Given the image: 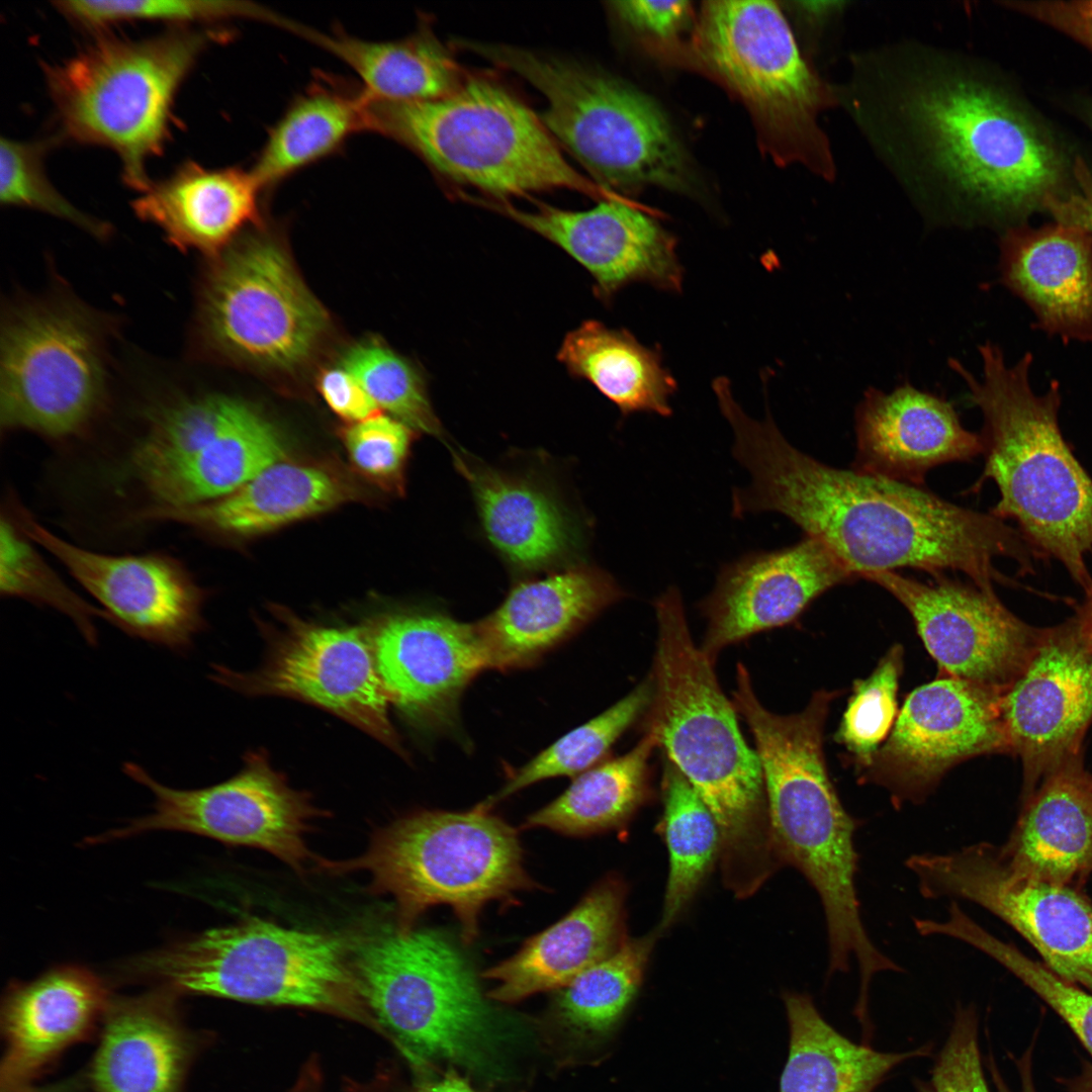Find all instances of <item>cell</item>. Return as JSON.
I'll return each instance as SVG.
<instances>
[{
    "label": "cell",
    "mask_w": 1092,
    "mask_h": 1092,
    "mask_svg": "<svg viewBox=\"0 0 1092 1092\" xmlns=\"http://www.w3.org/2000/svg\"><path fill=\"white\" fill-rule=\"evenodd\" d=\"M412 431L397 419L377 413L350 424L343 440L358 471L386 488L401 491Z\"/></svg>",
    "instance_id": "cell-49"
},
{
    "label": "cell",
    "mask_w": 1092,
    "mask_h": 1092,
    "mask_svg": "<svg viewBox=\"0 0 1092 1092\" xmlns=\"http://www.w3.org/2000/svg\"><path fill=\"white\" fill-rule=\"evenodd\" d=\"M300 33L348 65L362 83L363 96L372 102L437 99L455 91L468 75L427 27L395 40H366L341 31L323 34L306 28Z\"/></svg>",
    "instance_id": "cell-36"
},
{
    "label": "cell",
    "mask_w": 1092,
    "mask_h": 1092,
    "mask_svg": "<svg viewBox=\"0 0 1092 1092\" xmlns=\"http://www.w3.org/2000/svg\"><path fill=\"white\" fill-rule=\"evenodd\" d=\"M1017 871L1072 886L1092 872V775L1083 754L1049 774L1023 808L1008 841L1000 846Z\"/></svg>",
    "instance_id": "cell-33"
},
{
    "label": "cell",
    "mask_w": 1092,
    "mask_h": 1092,
    "mask_svg": "<svg viewBox=\"0 0 1092 1092\" xmlns=\"http://www.w3.org/2000/svg\"><path fill=\"white\" fill-rule=\"evenodd\" d=\"M852 470L921 486L937 465L983 454L980 434L963 427L944 398L909 383L887 393L869 388L855 412Z\"/></svg>",
    "instance_id": "cell-25"
},
{
    "label": "cell",
    "mask_w": 1092,
    "mask_h": 1092,
    "mask_svg": "<svg viewBox=\"0 0 1092 1092\" xmlns=\"http://www.w3.org/2000/svg\"><path fill=\"white\" fill-rule=\"evenodd\" d=\"M733 705L753 734L777 858L801 873L823 908L828 956L838 962L868 954L856 888L858 819L844 808L826 767L823 731L836 693L816 692L804 710L779 715L757 699L738 663Z\"/></svg>",
    "instance_id": "cell-4"
},
{
    "label": "cell",
    "mask_w": 1092,
    "mask_h": 1092,
    "mask_svg": "<svg viewBox=\"0 0 1092 1092\" xmlns=\"http://www.w3.org/2000/svg\"><path fill=\"white\" fill-rule=\"evenodd\" d=\"M658 933L656 929L646 936L627 939L615 953L563 987L557 999L563 1021L585 1032L610 1028L640 988Z\"/></svg>",
    "instance_id": "cell-42"
},
{
    "label": "cell",
    "mask_w": 1092,
    "mask_h": 1092,
    "mask_svg": "<svg viewBox=\"0 0 1092 1092\" xmlns=\"http://www.w3.org/2000/svg\"><path fill=\"white\" fill-rule=\"evenodd\" d=\"M1084 601L1075 608L1082 633L1092 654V589L1084 593Z\"/></svg>",
    "instance_id": "cell-57"
},
{
    "label": "cell",
    "mask_w": 1092,
    "mask_h": 1092,
    "mask_svg": "<svg viewBox=\"0 0 1092 1092\" xmlns=\"http://www.w3.org/2000/svg\"><path fill=\"white\" fill-rule=\"evenodd\" d=\"M369 130L418 155L447 180L486 198L568 189L594 198L617 194L575 170L539 114L500 82L468 74L452 93L412 102L369 101Z\"/></svg>",
    "instance_id": "cell-7"
},
{
    "label": "cell",
    "mask_w": 1092,
    "mask_h": 1092,
    "mask_svg": "<svg viewBox=\"0 0 1092 1092\" xmlns=\"http://www.w3.org/2000/svg\"><path fill=\"white\" fill-rule=\"evenodd\" d=\"M18 527L54 555L127 635L186 653L203 631L204 590L177 559L160 553L111 555L73 544L17 508Z\"/></svg>",
    "instance_id": "cell-21"
},
{
    "label": "cell",
    "mask_w": 1092,
    "mask_h": 1092,
    "mask_svg": "<svg viewBox=\"0 0 1092 1092\" xmlns=\"http://www.w3.org/2000/svg\"><path fill=\"white\" fill-rule=\"evenodd\" d=\"M215 32L174 26L143 39L102 33L74 56L47 65L62 134L113 151L123 181L142 192L151 182L148 162L169 141L178 91L202 51L217 39Z\"/></svg>",
    "instance_id": "cell-9"
},
{
    "label": "cell",
    "mask_w": 1092,
    "mask_h": 1092,
    "mask_svg": "<svg viewBox=\"0 0 1092 1092\" xmlns=\"http://www.w3.org/2000/svg\"><path fill=\"white\" fill-rule=\"evenodd\" d=\"M318 389L330 408L351 424L377 414L378 406L342 366L325 370L318 378Z\"/></svg>",
    "instance_id": "cell-53"
},
{
    "label": "cell",
    "mask_w": 1092,
    "mask_h": 1092,
    "mask_svg": "<svg viewBox=\"0 0 1092 1092\" xmlns=\"http://www.w3.org/2000/svg\"><path fill=\"white\" fill-rule=\"evenodd\" d=\"M858 578L821 541L805 536L724 565L699 605L707 619L701 649L715 663L727 646L794 622L819 596Z\"/></svg>",
    "instance_id": "cell-24"
},
{
    "label": "cell",
    "mask_w": 1092,
    "mask_h": 1092,
    "mask_svg": "<svg viewBox=\"0 0 1092 1092\" xmlns=\"http://www.w3.org/2000/svg\"><path fill=\"white\" fill-rule=\"evenodd\" d=\"M1016 1067L1018 1070L1020 1087L1018 1092H1036L1033 1075H1032V1063H1031V1051L1027 1050L1022 1057L1016 1060ZM990 1072L993 1082L998 1092H1013L1005 1083L1000 1073L996 1069L993 1061L990 1062Z\"/></svg>",
    "instance_id": "cell-55"
},
{
    "label": "cell",
    "mask_w": 1092,
    "mask_h": 1092,
    "mask_svg": "<svg viewBox=\"0 0 1092 1092\" xmlns=\"http://www.w3.org/2000/svg\"><path fill=\"white\" fill-rule=\"evenodd\" d=\"M453 457L470 486L487 540L510 566L524 572L555 570L577 555L580 527L548 485L459 453Z\"/></svg>",
    "instance_id": "cell-30"
},
{
    "label": "cell",
    "mask_w": 1092,
    "mask_h": 1092,
    "mask_svg": "<svg viewBox=\"0 0 1092 1092\" xmlns=\"http://www.w3.org/2000/svg\"><path fill=\"white\" fill-rule=\"evenodd\" d=\"M615 15L637 33L660 41L676 38L691 23L689 1H613Z\"/></svg>",
    "instance_id": "cell-51"
},
{
    "label": "cell",
    "mask_w": 1092,
    "mask_h": 1092,
    "mask_svg": "<svg viewBox=\"0 0 1092 1092\" xmlns=\"http://www.w3.org/2000/svg\"><path fill=\"white\" fill-rule=\"evenodd\" d=\"M721 413L733 432V455L751 479L734 489L733 516L782 514L858 578L898 568L933 577L952 570L993 594L995 583L1014 584L996 568V558L1013 559L1020 574L1033 572L1035 557L1020 532L991 513L921 486L824 464L789 443L769 412L758 421L730 398Z\"/></svg>",
    "instance_id": "cell-1"
},
{
    "label": "cell",
    "mask_w": 1092,
    "mask_h": 1092,
    "mask_svg": "<svg viewBox=\"0 0 1092 1092\" xmlns=\"http://www.w3.org/2000/svg\"><path fill=\"white\" fill-rule=\"evenodd\" d=\"M925 899L975 903L1009 924L1062 979L1092 991V903L1073 886L1015 870L987 842L905 861Z\"/></svg>",
    "instance_id": "cell-15"
},
{
    "label": "cell",
    "mask_w": 1092,
    "mask_h": 1092,
    "mask_svg": "<svg viewBox=\"0 0 1092 1092\" xmlns=\"http://www.w3.org/2000/svg\"><path fill=\"white\" fill-rule=\"evenodd\" d=\"M369 130L368 100L361 90L314 83L269 131L251 171L262 190L337 152L350 136Z\"/></svg>",
    "instance_id": "cell-38"
},
{
    "label": "cell",
    "mask_w": 1092,
    "mask_h": 1092,
    "mask_svg": "<svg viewBox=\"0 0 1092 1092\" xmlns=\"http://www.w3.org/2000/svg\"><path fill=\"white\" fill-rule=\"evenodd\" d=\"M122 770L149 789L154 796L153 810L92 838V843L168 830L262 849L299 874L308 861L321 859L309 851L304 835L310 822L325 812L312 804L307 793L289 786L266 752H248L238 774L200 789L168 787L132 761L125 762Z\"/></svg>",
    "instance_id": "cell-14"
},
{
    "label": "cell",
    "mask_w": 1092,
    "mask_h": 1092,
    "mask_svg": "<svg viewBox=\"0 0 1092 1092\" xmlns=\"http://www.w3.org/2000/svg\"><path fill=\"white\" fill-rule=\"evenodd\" d=\"M1001 693L942 675L911 692L887 740L861 770L886 788L896 808L923 802L951 767L990 753H1010Z\"/></svg>",
    "instance_id": "cell-18"
},
{
    "label": "cell",
    "mask_w": 1092,
    "mask_h": 1092,
    "mask_svg": "<svg viewBox=\"0 0 1092 1092\" xmlns=\"http://www.w3.org/2000/svg\"><path fill=\"white\" fill-rule=\"evenodd\" d=\"M0 593L61 612L73 621L89 645L96 646V609L73 592L33 548L32 541L11 519L0 524Z\"/></svg>",
    "instance_id": "cell-44"
},
{
    "label": "cell",
    "mask_w": 1092,
    "mask_h": 1092,
    "mask_svg": "<svg viewBox=\"0 0 1092 1092\" xmlns=\"http://www.w3.org/2000/svg\"><path fill=\"white\" fill-rule=\"evenodd\" d=\"M979 352V379L961 362L948 364L983 415L985 462L978 484L991 479L1000 495L990 513L1012 520L1035 559L1060 562L1087 593L1092 589L1086 562L1092 555V477L1062 434L1060 383L1052 380L1044 392L1034 391L1030 352L1013 364L989 341Z\"/></svg>",
    "instance_id": "cell-3"
},
{
    "label": "cell",
    "mask_w": 1092,
    "mask_h": 1092,
    "mask_svg": "<svg viewBox=\"0 0 1092 1092\" xmlns=\"http://www.w3.org/2000/svg\"><path fill=\"white\" fill-rule=\"evenodd\" d=\"M999 250L1001 283L1029 307L1033 329L1092 345V234L1022 223L1004 231Z\"/></svg>",
    "instance_id": "cell-27"
},
{
    "label": "cell",
    "mask_w": 1092,
    "mask_h": 1092,
    "mask_svg": "<svg viewBox=\"0 0 1092 1092\" xmlns=\"http://www.w3.org/2000/svg\"><path fill=\"white\" fill-rule=\"evenodd\" d=\"M351 945L334 933L250 917L139 956L130 972L176 996L307 1009L388 1038L363 996Z\"/></svg>",
    "instance_id": "cell-6"
},
{
    "label": "cell",
    "mask_w": 1092,
    "mask_h": 1092,
    "mask_svg": "<svg viewBox=\"0 0 1092 1092\" xmlns=\"http://www.w3.org/2000/svg\"><path fill=\"white\" fill-rule=\"evenodd\" d=\"M653 605L658 633L646 732L714 816L724 883L746 898L780 868L760 761L741 734L714 662L693 641L680 592L669 586Z\"/></svg>",
    "instance_id": "cell-2"
},
{
    "label": "cell",
    "mask_w": 1092,
    "mask_h": 1092,
    "mask_svg": "<svg viewBox=\"0 0 1092 1092\" xmlns=\"http://www.w3.org/2000/svg\"><path fill=\"white\" fill-rule=\"evenodd\" d=\"M902 669L903 649L895 645L871 675L854 682L836 738L851 753L860 771L870 765L894 727Z\"/></svg>",
    "instance_id": "cell-46"
},
{
    "label": "cell",
    "mask_w": 1092,
    "mask_h": 1092,
    "mask_svg": "<svg viewBox=\"0 0 1092 1092\" xmlns=\"http://www.w3.org/2000/svg\"><path fill=\"white\" fill-rule=\"evenodd\" d=\"M658 746L646 732L626 754L578 775L555 800L530 815L524 828L585 836L625 823L649 796V760Z\"/></svg>",
    "instance_id": "cell-39"
},
{
    "label": "cell",
    "mask_w": 1092,
    "mask_h": 1092,
    "mask_svg": "<svg viewBox=\"0 0 1092 1092\" xmlns=\"http://www.w3.org/2000/svg\"><path fill=\"white\" fill-rule=\"evenodd\" d=\"M459 44L541 93L546 102L539 114L542 122L602 188L695 191L696 175L684 144L645 93L574 61L505 43Z\"/></svg>",
    "instance_id": "cell-8"
},
{
    "label": "cell",
    "mask_w": 1092,
    "mask_h": 1092,
    "mask_svg": "<svg viewBox=\"0 0 1092 1092\" xmlns=\"http://www.w3.org/2000/svg\"><path fill=\"white\" fill-rule=\"evenodd\" d=\"M1000 715L1010 753L1022 763L1023 800L1083 754L1092 724V654L1076 615L1042 629L1025 667L1000 696Z\"/></svg>",
    "instance_id": "cell-20"
},
{
    "label": "cell",
    "mask_w": 1092,
    "mask_h": 1092,
    "mask_svg": "<svg viewBox=\"0 0 1092 1092\" xmlns=\"http://www.w3.org/2000/svg\"><path fill=\"white\" fill-rule=\"evenodd\" d=\"M268 633L261 665L238 671L213 664L210 679L250 697L274 696L318 707L405 756L365 628L326 626L283 609Z\"/></svg>",
    "instance_id": "cell-16"
},
{
    "label": "cell",
    "mask_w": 1092,
    "mask_h": 1092,
    "mask_svg": "<svg viewBox=\"0 0 1092 1092\" xmlns=\"http://www.w3.org/2000/svg\"><path fill=\"white\" fill-rule=\"evenodd\" d=\"M466 199L499 212L565 251L589 272L598 297L605 301L635 282L668 292L681 289L675 239L656 218L620 195L579 211L545 203L524 211L508 200Z\"/></svg>",
    "instance_id": "cell-23"
},
{
    "label": "cell",
    "mask_w": 1092,
    "mask_h": 1092,
    "mask_svg": "<svg viewBox=\"0 0 1092 1092\" xmlns=\"http://www.w3.org/2000/svg\"><path fill=\"white\" fill-rule=\"evenodd\" d=\"M365 629L389 703L418 729H452L464 690L487 668L475 624L438 612H398Z\"/></svg>",
    "instance_id": "cell-22"
},
{
    "label": "cell",
    "mask_w": 1092,
    "mask_h": 1092,
    "mask_svg": "<svg viewBox=\"0 0 1092 1092\" xmlns=\"http://www.w3.org/2000/svg\"><path fill=\"white\" fill-rule=\"evenodd\" d=\"M624 901L621 881L607 878L599 883L562 919L528 939L516 954L485 971L483 977L496 983L488 996L516 1002L563 988L615 953L627 941Z\"/></svg>",
    "instance_id": "cell-31"
},
{
    "label": "cell",
    "mask_w": 1092,
    "mask_h": 1092,
    "mask_svg": "<svg viewBox=\"0 0 1092 1092\" xmlns=\"http://www.w3.org/2000/svg\"><path fill=\"white\" fill-rule=\"evenodd\" d=\"M624 596L609 573L585 564L517 583L490 615L475 623L487 668L535 664Z\"/></svg>",
    "instance_id": "cell-26"
},
{
    "label": "cell",
    "mask_w": 1092,
    "mask_h": 1092,
    "mask_svg": "<svg viewBox=\"0 0 1092 1092\" xmlns=\"http://www.w3.org/2000/svg\"><path fill=\"white\" fill-rule=\"evenodd\" d=\"M173 993L112 998L89 1078L96 1092H183L202 1037L182 1022Z\"/></svg>",
    "instance_id": "cell-29"
},
{
    "label": "cell",
    "mask_w": 1092,
    "mask_h": 1092,
    "mask_svg": "<svg viewBox=\"0 0 1092 1092\" xmlns=\"http://www.w3.org/2000/svg\"><path fill=\"white\" fill-rule=\"evenodd\" d=\"M76 1082L62 1083L56 1086H52L44 1089H33L29 1084L12 1087L2 1088V1092H75Z\"/></svg>",
    "instance_id": "cell-59"
},
{
    "label": "cell",
    "mask_w": 1092,
    "mask_h": 1092,
    "mask_svg": "<svg viewBox=\"0 0 1092 1092\" xmlns=\"http://www.w3.org/2000/svg\"><path fill=\"white\" fill-rule=\"evenodd\" d=\"M1006 8L1067 35L1092 53V0L1007 1Z\"/></svg>",
    "instance_id": "cell-52"
},
{
    "label": "cell",
    "mask_w": 1092,
    "mask_h": 1092,
    "mask_svg": "<svg viewBox=\"0 0 1092 1092\" xmlns=\"http://www.w3.org/2000/svg\"><path fill=\"white\" fill-rule=\"evenodd\" d=\"M651 675L608 710L560 737L509 779L505 786L478 804H494L537 782L577 777L599 764L618 738L648 711L653 699Z\"/></svg>",
    "instance_id": "cell-41"
},
{
    "label": "cell",
    "mask_w": 1092,
    "mask_h": 1092,
    "mask_svg": "<svg viewBox=\"0 0 1092 1092\" xmlns=\"http://www.w3.org/2000/svg\"><path fill=\"white\" fill-rule=\"evenodd\" d=\"M262 191L251 170L188 161L151 181L132 207L177 248L216 254L245 226L260 222Z\"/></svg>",
    "instance_id": "cell-32"
},
{
    "label": "cell",
    "mask_w": 1092,
    "mask_h": 1092,
    "mask_svg": "<svg viewBox=\"0 0 1092 1092\" xmlns=\"http://www.w3.org/2000/svg\"><path fill=\"white\" fill-rule=\"evenodd\" d=\"M111 999L104 983L80 966L10 986L1 1007L2 1088L30 1084L68 1048L92 1035Z\"/></svg>",
    "instance_id": "cell-28"
},
{
    "label": "cell",
    "mask_w": 1092,
    "mask_h": 1092,
    "mask_svg": "<svg viewBox=\"0 0 1092 1092\" xmlns=\"http://www.w3.org/2000/svg\"><path fill=\"white\" fill-rule=\"evenodd\" d=\"M351 951L363 996L389 1040L477 1074L499 1070V1021L442 933L388 926L356 939Z\"/></svg>",
    "instance_id": "cell-11"
},
{
    "label": "cell",
    "mask_w": 1092,
    "mask_h": 1092,
    "mask_svg": "<svg viewBox=\"0 0 1092 1092\" xmlns=\"http://www.w3.org/2000/svg\"><path fill=\"white\" fill-rule=\"evenodd\" d=\"M224 251L202 299L210 344L225 357L266 370L291 372L307 364L330 318L282 245L256 235Z\"/></svg>",
    "instance_id": "cell-13"
},
{
    "label": "cell",
    "mask_w": 1092,
    "mask_h": 1092,
    "mask_svg": "<svg viewBox=\"0 0 1092 1092\" xmlns=\"http://www.w3.org/2000/svg\"><path fill=\"white\" fill-rule=\"evenodd\" d=\"M916 1092H991L985 1079L973 1005H958L948 1036Z\"/></svg>",
    "instance_id": "cell-50"
},
{
    "label": "cell",
    "mask_w": 1092,
    "mask_h": 1092,
    "mask_svg": "<svg viewBox=\"0 0 1092 1092\" xmlns=\"http://www.w3.org/2000/svg\"><path fill=\"white\" fill-rule=\"evenodd\" d=\"M890 593L910 614L944 675L999 693L1020 674L1042 629L1011 613L996 594L944 577L931 583L896 571L861 576Z\"/></svg>",
    "instance_id": "cell-19"
},
{
    "label": "cell",
    "mask_w": 1092,
    "mask_h": 1092,
    "mask_svg": "<svg viewBox=\"0 0 1092 1092\" xmlns=\"http://www.w3.org/2000/svg\"><path fill=\"white\" fill-rule=\"evenodd\" d=\"M930 167L984 219L1026 223L1073 185L1072 164L1045 128L995 85L935 70L913 82L902 108Z\"/></svg>",
    "instance_id": "cell-5"
},
{
    "label": "cell",
    "mask_w": 1092,
    "mask_h": 1092,
    "mask_svg": "<svg viewBox=\"0 0 1092 1092\" xmlns=\"http://www.w3.org/2000/svg\"><path fill=\"white\" fill-rule=\"evenodd\" d=\"M690 51L698 67L743 103L775 162L832 177L831 152L818 124L830 96L775 2H704Z\"/></svg>",
    "instance_id": "cell-12"
},
{
    "label": "cell",
    "mask_w": 1092,
    "mask_h": 1092,
    "mask_svg": "<svg viewBox=\"0 0 1092 1092\" xmlns=\"http://www.w3.org/2000/svg\"><path fill=\"white\" fill-rule=\"evenodd\" d=\"M104 393V370L89 322L71 307L13 315L2 332V429L50 439L81 432Z\"/></svg>",
    "instance_id": "cell-17"
},
{
    "label": "cell",
    "mask_w": 1092,
    "mask_h": 1092,
    "mask_svg": "<svg viewBox=\"0 0 1092 1092\" xmlns=\"http://www.w3.org/2000/svg\"><path fill=\"white\" fill-rule=\"evenodd\" d=\"M354 493L327 469L280 461L221 497L182 508L147 507L135 518L229 536H251L336 508Z\"/></svg>",
    "instance_id": "cell-34"
},
{
    "label": "cell",
    "mask_w": 1092,
    "mask_h": 1092,
    "mask_svg": "<svg viewBox=\"0 0 1092 1092\" xmlns=\"http://www.w3.org/2000/svg\"><path fill=\"white\" fill-rule=\"evenodd\" d=\"M1064 1084L1069 1092H1092V1064L1085 1063L1082 1072Z\"/></svg>",
    "instance_id": "cell-58"
},
{
    "label": "cell",
    "mask_w": 1092,
    "mask_h": 1092,
    "mask_svg": "<svg viewBox=\"0 0 1092 1092\" xmlns=\"http://www.w3.org/2000/svg\"><path fill=\"white\" fill-rule=\"evenodd\" d=\"M662 832L669 857L661 919L657 931L671 926L689 906L720 856L717 822L700 796L664 758L661 781Z\"/></svg>",
    "instance_id": "cell-40"
},
{
    "label": "cell",
    "mask_w": 1092,
    "mask_h": 1092,
    "mask_svg": "<svg viewBox=\"0 0 1092 1092\" xmlns=\"http://www.w3.org/2000/svg\"><path fill=\"white\" fill-rule=\"evenodd\" d=\"M784 1003L790 1046L780 1092H874L895 1067L931 1052L929 1045L903 1053L880 1052L839 1033L809 995L787 992Z\"/></svg>",
    "instance_id": "cell-35"
},
{
    "label": "cell",
    "mask_w": 1092,
    "mask_h": 1092,
    "mask_svg": "<svg viewBox=\"0 0 1092 1092\" xmlns=\"http://www.w3.org/2000/svg\"><path fill=\"white\" fill-rule=\"evenodd\" d=\"M341 366L351 373L378 406L413 431L444 438L442 425L416 367L377 342L350 348Z\"/></svg>",
    "instance_id": "cell-43"
},
{
    "label": "cell",
    "mask_w": 1092,
    "mask_h": 1092,
    "mask_svg": "<svg viewBox=\"0 0 1092 1092\" xmlns=\"http://www.w3.org/2000/svg\"><path fill=\"white\" fill-rule=\"evenodd\" d=\"M1073 186L1060 196L1049 198L1043 211L1054 221L1083 229L1092 234V172L1081 157L1072 164Z\"/></svg>",
    "instance_id": "cell-54"
},
{
    "label": "cell",
    "mask_w": 1092,
    "mask_h": 1092,
    "mask_svg": "<svg viewBox=\"0 0 1092 1092\" xmlns=\"http://www.w3.org/2000/svg\"><path fill=\"white\" fill-rule=\"evenodd\" d=\"M54 4L71 21L93 30H103L119 22L141 20L188 26L247 16L280 22L278 17L263 8L240 1L62 0Z\"/></svg>",
    "instance_id": "cell-47"
},
{
    "label": "cell",
    "mask_w": 1092,
    "mask_h": 1092,
    "mask_svg": "<svg viewBox=\"0 0 1092 1092\" xmlns=\"http://www.w3.org/2000/svg\"><path fill=\"white\" fill-rule=\"evenodd\" d=\"M557 356L570 374L589 381L623 416L671 414L674 378L660 353L630 332L589 320L565 336Z\"/></svg>",
    "instance_id": "cell-37"
},
{
    "label": "cell",
    "mask_w": 1092,
    "mask_h": 1092,
    "mask_svg": "<svg viewBox=\"0 0 1092 1092\" xmlns=\"http://www.w3.org/2000/svg\"><path fill=\"white\" fill-rule=\"evenodd\" d=\"M952 938L997 961L1037 994L1068 1024L1092 1056V994L1024 956L1012 943L992 935L968 914L951 924Z\"/></svg>",
    "instance_id": "cell-45"
},
{
    "label": "cell",
    "mask_w": 1092,
    "mask_h": 1092,
    "mask_svg": "<svg viewBox=\"0 0 1092 1092\" xmlns=\"http://www.w3.org/2000/svg\"><path fill=\"white\" fill-rule=\"evenodd\" d=\"M418 1092H475L455 1071H448L436 1080L423 1083Z\"/></svg>",
    "instance_id": "cell-56"
},
{
    "label": "cell",
    "mask_w": 1092,
    "mask_h": 1092,
    "mask_svg": "<svg viewBox=\"0 0 1092 1092\" xmlns=\"http://www.w3.org/2000/svg\"><path fill=\"white\" fill-rule=\"evenodd\" d=\"M1085 123L1092 130V101L1085 103L1081 110Z\"/></svg>",
    "instance_id": "cell-60"
},
{
    "label": "cell",
    "mask_w": 1092,
    "mask_h": 1092,
    "mask_svg": "<svg viewBox=\"0 0 1092 1092\" xmlns=\"http://www.w3.org/2000/svg\"><path fill=\"white\" fill-rule=\"evenodd\" d=\"M317 867L367 872L369 890L396 901V926L402 931L414 929L430 907L450 906L466 942L476 938L487 903L535 887L523 864L517 831L478 805L466 812H413L375 831L362 855L342 861L322 858Z\"/></svg>",
    "instance_id": "cell-10"
},
{
    "label": "cell",
    "mask_w": 1092,
    "mask_h": 1092,
    "mask_svg": "<svg viewBox=\"0 0 1092 1092\" xmlns=\"http://www.w3.org/2000/svg\"><path fill=\"white\" fill-rule=\"evenodd\" d=\"M48 148L44 141L1 138V203L39 210L68 220L96 237L105 236L108 226L104 222L75 207L51 183L43 163Z\"/></svg>",
    "instance_id": "cell-48"
}]
</instances>
